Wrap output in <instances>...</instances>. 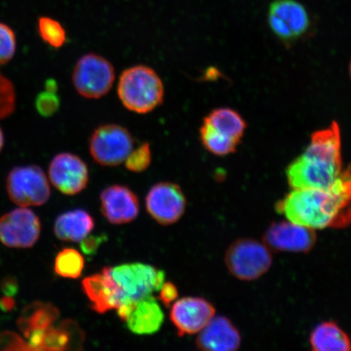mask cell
<instances>
[{
    "mask_svg": "<svg viewBox=\"0 0 351 351\" xmlns=\"http://www.w3.org/2000/svg\"><path fill=\"white\" fill-rule=\"evenodd\" d=\"M16 48L15 33L10 26L0 22V65L10 61Z\"/></svg>",
    "mask_w": 351,
    "mask_h": 351,
    "instance_id": "cell-31",
    "label": "cell"
},
{
    "mask_svg": "<svg viewBox=\"0 0 351 351\" xmlns=\"http://www.w3.org/2000/svg\"><path fill=\"white\" fill-rule=\"evenodd\" d=\"M159 300L166 307H169L178 300V289L172 282H165L160 289Z\"/></svg>",
    "mask_w": 351,
    "mask_h": 351,
    "instance_id": "cell-33",
    "label": "cell"
},
{
    "mask_svg": "<svg viewBox=\"0 0 351 351\" xmlns=\"http://www.w3.org/2000/svg\"><path fill=\"white\" fill-rule=\"evenodd\" d=\"M7 191L13 203L21 207L46 204L51 195L49 182L40 167H16L7 178Z\"/></svg>",
    "mask_w": 351,
    "mask_h": 351,
    "instance_id": "cell-7",
    "label": "cell"
},
{
    "mask_svg": "<svg viewBox=\"0 0 351 351\" xmlns=\"http://www.w3.org/2000/svg\"><path fill=\"white\" fill-rule=\"evenodd\" d=\"M101 212L110 223L123 225L138 217V197L130 188L121 185L109 186L101 193Z\"/></svg>",
    "mask_w": 351,
    "mask_h": 351,
    "instance_id": "cell-14",
    "label": "cell"
},
{
    "mask_svg": "<svg viewBox=\"0 0 351 351\" xmlns=\"http://www.w3.org/2000/svg\"><path fill=\"white\" fill-rule=\"evenodd\" d=\"M38 30L43 40L56 49L62 47L67 39L62 25L51 17H40L38 22Z\"/></svg>",
    "mask_w": 351,
    "mask_h": 351,
    "instance_id": "cell-27",
    "label": "cell"
},
{
    "mask_svg": "<svg viewBox=\"0 0 351 351\" xmlns=\"http://www.w3.org/2000/svg\"><path fill=\"white\" fill-rule=\"evenodd\" d=\"M134 145L133 135L125 127L107 124L95 130L90 138L89 150L96 163L115 167L125 162Z\"/></svg>",
    "mask_w": 351,
    "mask_h": 351,
    "instance_id": "cell-6",
    "label": "cell"
},
{
    "mask_svg": "<svg viewBox=\"0 0 351 351\" xmlns=\"http://www.w3.org/2000/svg\"><path fill=\"white\" fill-rule=\"evenodd\" d=\"M57 84L54 80L47 81L45 90L38 95L36 108L43 117H51L58 111L60 99L56 95Z\"/></svg>",
    "mask_w": 351,
    "mask_h": 351,
    "instance_id": "cell-28",
    "label": "cell"
},
{
    "mask_svg": "<svg viewBox=\"0 0 351 351\" xmlns=\"http://www.w3.org/2000/svg\"><path fill=\"white\" fill-rule=\"evenodd\" d=\"M0 289L5 293V295L13 296L16 295L19 291V285L17 283L16 278L13 276H7V278L2 280L0 283Z\"/></svg>",
    "mask_w": 351,
    "mask_h": 351,
    "instance_id": "cell-35",
    "label": "cell"
},
{
    "mask_svg": "<svg viewBox=\"0 0 351 351\" xmlns=\"http://www.w3.org/2000/svg\"><path fill=\"white\" fill-rule=\"evenodd\" d=\"M16 93L14 86L0 73V119H3L14 112Z\"/></svg>",
    "mask_w": 351,
    "mask_h": 351,
    "instance_id": "cell-30",
    "label": "cell"
},
{
    "mask_svg": "<svg viewBox=\"0 0 351 351\" xmlns=\"http://www.w3.org/2000/svg\"><path fill=\"white\" fill-rule=\"evenodd\" d=\"M40 232V219L32 210L17 208L0 218V241L8 247H32Z\"/></svg>",
    "mask_w": 351,
    "mask_h": 351,
    "instance_id": "cell-9",
    "label": "cell"
},
{
    "mask_svg": "<svg viewBox=\"0 0 351 351\" xmlns=\"http://www.w3.org/2000/svg\"><path fill=\"white\" fill-rule=\"evenodd\" d=\"M225 261L227 269L236 278L254 280L269 270L273 257L265 243L253 239H240L227 250Z\"/></svg>",
    "mask_w": 351,
    "mask_h": 351,
    "instance_id": "cell-4",
    "label": "cell"
},
{
    "mask_svg": "<svg viewBox=\"0 0 351 351\" xmlns=\"http://www.w3.org/2000/svg\"><path fill=\"white\" fill-rule=\"evenodd\" d=\"M163 311L155 298L149 295L134 304L125 319L130 331L138 335H151L163 326Z\"/></svg>",
    "mask_w": 351,
    "mask_h": 351,
    "instance_id": "cell-18",
    "label": "cell"
},
{
    "mask_svg": "<svg viewBox=\"0 0 351 351\" xmlns=\"http://www.w3.org/2000/svg\"><path fill=\"white\" fill-rule=\"evenodd\" d=\"M105 236H90L86 237L82 241L81 248L83 253L87 256H92L97 253L100 245L104 243Z\"/></svg>",
    "mask_w": 351,
    "mask_h": 351,
    "instance_id": "cell-34",
    "label": "cell"
},
{
    "mask_svg": "<svg viewBox=\"0 0 351 351\" xmlns=\"http://www.w3.org/2000/svg\"><path fill=\"white\" fill-rule=\"evenodd\" d=\"M350 77H351V62H350Z\"/></svg>",
    "mask_w": 351,
    "mask_h": 351,
    "instance_id": "cell-38",
    "label": "cell"
},
{
    "mask_svg": "<svg viewBox=\"0 0 351 351\" xmlns=\"http://www.w3.org/2000/svg\"><path fill=\"white\" fill-rule=\"evenodd\" d=\"M241 337L237 328L225 317H213L199 332L197 348L207 351H234L240 348Z\"/></svg>",
    "mask_w": 351,
    "mask_h": 351,
    "instance_id": "cell-16",
    "label": "cell"
},
{
    "mask_svg": "<svg viewBox=\"0 0 351 351\" xmlns=\"http://www.w3.org/2000/svg\"><path fill=\"white\" fill-rule=\"evenodd\" d=\"M311 348L315 351H350V337L332 322L319 324L310 336Z\"/></svg>",
    "mask_w": 351,
    "mask_h": 351,
    "instance_id": "cell-23",
    "label": "cell"
},
{
    "mask_svg": "<svg viewBox=\"0 0 351 351\" xmlns=\"http://www.w3.org/2000/svg\"><path fill=\"white\" fill-rule=\"evenodd\" d=\"M50 181L57 190L66 195L82 192L89 182V170L80 157L63 152L52 159L48 169Z\"/></svg>",
    "mask_w": 351,
    "mask_h": 351,
    "instance_id": "cell-10",
    "label": "cell"
},
{
    "mask_svg": "<svg viewBox=\"0 0 351 351\" xmlns=\"http://www.w3.org/2000/svg\"><path fill=\"white\" fill-rule=\"evenodd\" d=\"M216 310L205 298L185 297L174 302L170 311L171 322L178 335H192L199 332L214 317Z\"/></svg>",
    "mask_w": 351,
    "mask_h": 351,
    "instance_id": "cell-12",
    "label": "cell"
},
{
    "mask_svg": "<svg viewBox=\"0 0 351 351\" xmlns=\"http://www.w3.org/2000/svg\"><path fill=\"white\" fill-rule=\"evenodd\" d=\"M263 241L267 247L275 251L302 253L313 248L317 235L315 230L289 221L273 223Z\"/></svg>",
    "mask_w": 351,
    "mask_h": 351,
    "instance_id": "cell-13",
    "label": "cell"
},
{
    "mask_svg": "<svg viewBox=\"0 0 351 351\" xmlns=\"http://www.w3.org/2000/svg\"><path fill=\"white\" fill-rule=\"evenodd\" d=\"M16 302L12 296L5 295L0 300V309L3 311H11L15 308Z\"/></svg>",
    "mask_w": 351,
    "mask_h": 351,
    "instance_id": "cell-36",
    "label": "cell"
},
{
    "mask_svg": "<svg viewBox=\"0 0 351 351\" xmlns=\"http://www.w3.org/2000/svg\"><path fill=\"white\" fill-rule=\"evenodd\" d=\"M152 149L149 143H144L132 150L125 160L126 169L133 173H143L152 163Z\"/></svg>",
    "mask_w": 351,
    "mask_h": 351,
    "instance_id": "cell-29",
    "label": "cell"
},
{
    "mask_svg": "<svg viewBox=\"0 0 351 351\" xmlns=\"http://www.w3.org/2000/svg\"><path fill=\"white\" fill-rule=\"evenodd\" d=\"M108 271L121 293L118 308L133 306L142 298L160 291L165 280L164 271L143 263H124L108 267Z\"/></svg>",
    "mask_w": 351,
    "mask_h": 351,
    "instance_id": "cell-3",
    "label": "cell"
},
{
    "mask_svg": "<svg viewBox=\"0 0 351 351\" xmlns=\"http://www.w3.org/2000/svg\"><path fill=\"white\" fill-rule=\"evenodd\" d=\"M0 350H30L28 342L16 333L6 331L0 335Z\"/></svg>",
    "mask_w": 351,
    "mask_h": 351,
    "instance_id": "cell-32",
    "label": "cell"
},
{
    "mask_svg": "<svg viewBox=\"0 0 351 351\" xmlns=\"http://www.w3.org/2000/svg\"><path fill=\"white\" fill-rule=\"evenodd\" d=\"M94 228L93 217L84 210L76 209L60 215L56 219L54 232L61 241L78 243L86 238Z\"/></svg>",
    "mask_w": 351,
    "mask_h": 351,
    "instance_id": "cell-20",
    "label": "cell"
},
{
    "mask_svg": "<svg viewBox=\"0 0 351 351\" xmlns=\"http://www.w3.org/2000/svg\"><path fill=\"white\" fill-rule=\"evenodd\" d=\"M72 80L82 97L98 99L111 90L115 81V69L104 57L95 53L86 54L77 60Z\"/></svg>",
    "mask_w": 351,
    "mask_h": 351,
    "instance_id": "cell-5",
    "label": "cell"
},
{
    "mask_svg": "<svg viewBox=\"0 0 351 351\" xmlns=\"http://www.w3.org/2000/svg\"><path fill=\"white\" fill-rule=\"evenodd\" d=\"M302 155L342 169L340 126L336 121L326 129L314 132Z\"/></svg>",
    "mask_w": 351,
    "mask_h": 351,
    "instance_id": "cell-17",
    "label": "cell"
},
{
    "mask_svg": "<svg viewBox=\"0 0 351 351\" xmlns=\"http://www.w3.org/2000/svg\"><path fill=\"white\" fill-rule=\"evenodd\" d=\"M85 335L72 319H65L56 328L47 329L44 335L41 350H82Z\"/></svg>",
    "mask_w": 351,
    "mask_h": 351,
    "instance_id": "cell-21",
    "label": "cell"
},
{
    "mask_svg": "<svg viewBox=\"0 0 351 351\" xmlns=\"http://www.w3.org/2000/svg\"><path fill=\"white\" fill-rule=\"evenodd\" d=\"M341 171L302 155L288 166L287 176L293 190L326 189L332 185Z\"/></svg>",
    "mask_w": 351,
    "mask_h": 351,
    "instance_id": "cell-11",
    "label": "cell"
},
{
    "mask_svg": "<svg viewBox=\"0 0 351 351\" xmlns=\"http://www.w3.org/2000/svg\"><path fill=\"white\" fill-rule=\"evenodd\" d=\"M84 266V258L80 252L75 249L64 248L57 254L54 270L61 278L77 279L82 276Z\"/></svg>",
    "mask_w": 351,
    "mask_h": 351,
    "instance_id": "cell-26",
    "label": "cell"
},
{
    "mask_svg": "<svg viewBox=\"0 0 351 351\" xmlns=\"http://www.w3.org/2000/svg\"><path fill=\"white\" fill-rule=\"evenodd\" d=\"M4 144L3 134L1 129H0V152H1Z\"/></svg>",
    "mask_w": 351,
    "mask_h": 351,
    "instance_id": "cell-37",
    "label": "cell"
},
{
    "mask_svg": "<svg viewBox=\"0 0 351 351\" xmlns=\"http://www.w3.org/2000/svg\"><path fill=\"white\" fill-rule=\"evenodd\" d=\"M276 209L289 221L322 230L351 223V165L326 189H298L280 200Z\"/></svg>",
    "mask_w": 351,
    "mask_h": 351,
    "instance_id": "cell-1",
    "label": "cell"
},
{
    "mask_svg": "<svg viewBox=\"0 0 351 351\" xmlns=\"http://www.w3.org/2000/svg\"><path fill=\"white\" fill-rule=\"evenodd\" d=\"M202 144L208 152L218 156H225L234 153L239 142L219 133L204 122L199 130Z\"/></svg>",
    "mask_w": 351,
    "mask_h": 351,
    "instance_id": "cell-25",
    "label": "cell"
},
{
    "mask_svg": "<svg viewBox=\"0 0 351 351\" xmlns=\"http://www.w3.org/2000/svg\"><path fill=\"white\" fill-rule=\"evenodd\" d=\"M204 122L219 133L239 143L247 128V124L240 114L229 108L213 110L204 118Z\"/></svg>",
    "mask_w": 351,
    "mask_h": 351,
    "instance_id": "cell-24",
    "label": "cell"
},
{
    "mask_svg": "<svg viewBox=\"0 0 351 351\" xmlns=\"http://www.w3.org/2000/svg\"><path fill=\"white\" fill-rule=\"evenodd\" d=\"M60 317L57 307L48 302H34L26 306L19 319L17 326L26 339L34 332H44L53 326Z\"/></svg>",
    "mask_w": 351,
    "mask_h": 351,
    "instance_id": "cell-19",
    "label": "cell"
},
{
    "mask_svg": "<svg viewBox=\"0 0 351 351\" xmlns=\"http://www.w3.org/2000/svg\"><path fill=\"white\" fill-rule=\"evenodd\" d=\"M82 287L89 298L91 308L97 313L117 310L121 304V293L109 274L108 267H104L99 274L87 276L82 280Z\"/></svg>",
    "mask_w": 351,
    "mask_h": 351,
    "instance_id": "cell-15",
    "label": "cell"
},
{
    "mask_svg": "<svg viewBox=\"0 0 351 351\" xmlns=\"http://www.w3.org/2000/svg\"><path fill=\"white\" fill-rule=\"evenodd\" d=\"M186 205L182 188L169 182L156 184L146 197L147 213L162 226L177 223L185 214Z\"/></svg>",
    "mask_w": 351,
    "mask_h": 351,
    "instance_id": "cell-8",
    "label": "cell"
},
{
    "mask_svg": "<svg viewBox=\"0 0 351 351\" xmlns=\"http://www.w3.org/2000/svg\"><path fill=\"white\" fill-rule=\"evenodd\" d=\"M269 14L282 21L291 30L295 39L304 35L309 28L308 13L301 3L295 0H276L271 4Z\"/></svg>",
    "mask_w": 351,
    "mask_h": 351,
    "instance_id": "cell-22",
    "label": "cell"
},
{
    "mask_svg": "<svg viewBox=\"0 0 351 351\" xmlns=\"http://www.w3.org/2000/svg\"><path fill=\"white\" fill-rule=\"evenodd\" d=\"M117 94L129 111L147 114L163 104L164 83L152 68L135 65L122 72L118 82Z\"/></svg>",
    "mask_w": 351,
    "mask_h": 351,
    "instance_id": "cell-2",
    "label": "cell"
}]
</instances>
